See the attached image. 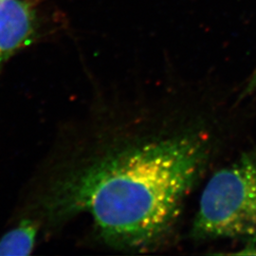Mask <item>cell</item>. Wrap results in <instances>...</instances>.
<instances>
[{
	"label": "cell",
	"instance_id": "1",
	"mask_svg": "<svg viewBox=\"0 0 256 256\" xmlns=\"http://www.w3.org/2000/svg\"><path fill=\"white\" fill-rule=\"evenodd\" d=\"M209 132L189 128L129 138L59 174L28 218L57 224L88 214L110 246L147 250L168 238L209 164Z\"/></svg>",
	"mask_w": 256,
	"mask_h": 256
},
{
	"label": "cell",
	"instance_id": "2",
	"mask_svg": "<svg viewBox=\"0 0 256 256\" xmlns=\"http://www.w3.org/2000/svg\"><path fill=\"white\" fill-rule=\"evenodd\" d=\"M191 234L196 240L238 238L247 245L238 254H256V156L244 154L212 176Z\"/></svg>",
	"mask_w": 256,
	"mask_h": 256
},
{
	"label": "cell",
	"instance_id": "3",
	"mask_svg": "<svg viewBox=\"0 0 256 256\" xmlns=\"http://www.w3.org/2000/svg\"><path fill=\"white\" fill-rule=\"evenodd\" d=\"M34 32L30 5L22 0H0V66L26 46Z\"/></svg>",
	"mask_w": 256,
	"mask_h": 256
},
{
	"label": "cell",
	"instance_id": "4",
	"mask_svg": "<svg viewBox=\"0 0 256 256\" xmlns=\"http://www.w3.org/2000/svg\"><path fill=\"white\" fill-rule=\"evenodd\" d=\"M40 226L25 218L0 238V256H28L36 247Z\"/></svg>",
	"mask_w": 256,
	"mask_h": 256
},
{
	"label": "cell",
	"instance_id": "5",
	"mask_svg": "<svg viewBox=\"0 0 256 256\" xmlns=\"http://www.w3.org/2000/svg\"><path fill=\"white\" fill-rule=\"evenodd\" d=\"M254 92H256V70L248 81V84L244 90V95H248Z\"/></svg>",
	"mask_w": 256,
	"mask_h": 256
}]
</instances>
